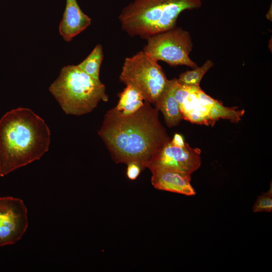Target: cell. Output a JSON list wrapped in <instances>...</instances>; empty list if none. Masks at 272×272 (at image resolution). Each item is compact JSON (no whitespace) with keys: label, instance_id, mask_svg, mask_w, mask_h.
<instances>
[{"label":"cell","instance_id":"1","mask_svg":"<svg viewBox=\"0 0 272 272\" xmlns=\"http://www.w3.org/2000/svg\"><path fill=\"white\" fill-rule=\"evenodd\" d=\"M158 111L146 100L131 114H123L115 107L107 111L98 134L116 163L136 162L143 170L170 141Z\"/></svg>","mask_w":272,"mask_h":272},{"label":"cell","instance_id":"2","mask_svg":"<svg viewBox=\"0 0 272 272\" xmlns=\"http://www.w3.org/2000/svg\"><path fill=\"white\" fill-rule=\"evenodd\" d=\"M50 143L49 127L31 109L7 112L0 119V176L40 159Z\"/></svg>","mask_w":272,"mask_h":272},{"label":"cell","instance_id":"3","mask_svg":"<svg viewBox=\"0 0 272 272\" xmlns=\"http://www.w3.org/2000/svg\"><path fill=\"white\" fill-rule=\"evenodd\" d=\"M201 6V0H133L122 10L118 19L130 37L146 40L175 27L182 12Z\"/></svg>","mask_w":272,"mask_h":272},{"label":"cell","instance_id":"4","mask_svg":"<svg viewBox=\"0 0 272 272\" xmlns=\"http://www.w3.org/2000/svg\"><path fill=\"white\" fill-rule=\"evenodd\" d=\"M49 91L68 115L90 113L101 101H108L105 85L87 75L77 65L63 67Z\"/></svg>","mask_w":272,"mask_h":272},{"label":"cell","instance_id":"5","mask_svg":"<svg viewBox=\"0 0 272 272\" xmlns=\"http://www.w3.org/2000/svg\"><path fill=\"white\" fill-rule=\"evenodd\" d=\"M175 97L183 119L193 123L213 125L221 118L237 123L245 113L244 109L224 106L205 93L200 86L182 85L178 81Z\"/></svg>","mask_w":272,"mask_h":272},{"label":"cell","instance_id":"6","mask_svg":"<svg viewBox=\"0 0 272 272\" xmlns=\"http://www.w3.org/2000/svg\"><path fill=\"white\" fill-rule=\"evenodd\" d=\"M119 78L138 89L151 104L157 100L169 81L158 61L143 50L124 59Z\"/></svg>","mask_w":272,"mask_h":272},{"label":"cell","instance_id":"7","mask_svg":"<svg viewBox=\"0 0 272 272\" xmlns=\"http://www.w3.org/2000/svg\"><path fill=\"white\" fill-rule=\"evenodd\" d=\"M146 40L143 51L152 59L164 61L171 66H198L189 56L193 47L190 33L181 27L176 26Z\"/></svg>","mask_w":272,"mask_h":272},{"label":"cell","instance_id":"8","mask_svg":"<svg viewBox=\"0 0 272 272\" xmlns=\"http://www.w3.org/2000/svg\"><path fill=\"white\" fill-rule=\"evenodd\" d=\"M171 141V140H170ZM201 151L186 143L183 146L166 144L147 165L151 171L169 170L191 175L201 165Z\"/></svg>","mask_w":272,"mask_h":272},{"label":"cell","instance_id":"9","mask_svg":"<svg viewBox=\"0 0 272 272\" xmlns=\"http://www.w3.org/2000/svg\"><path fill=\"white\" fill-rule=\"evenodd\" d=\"M28 226L27 209L23 201L12 196L0 197V247L20 240Z\"/></svg>","mask_w":272,"mask_h":272},{"label":"cell","instance_id":"10","mask_svg":"<svg viewBox=\"0 0 272 272\" xmlns=\"http://www.w3.org/2000/svg\"><path fill=\"white\" fill-rule=\"evenodd\" d=\"M151 171V183L155 188L186 196L195 194L190 183L191 175L169 170Z\"/></svg>","mask_w":272,"mask_h":272},{"label":"cell","instance_id":"11","mask_svg":"<svg viewBox=\"0 0 272 272\" xmlns=\"http://www.w3.org/2000/svg\"><path fill=\"white\" fill-rule=\"evenodd\" d=\"M91 21V19L81 10L77 0H66L59 26V33L65 41L69 42L87 28Z\"/></svg>","mask_w":272,"mask_h":272},{"label":"cell","instance_id":"12","mask_svg":"<svg viewBox=\"0 0 272 272\" xmlns=\"http://www.w3.org/2000/svg\"><path fill=\"white\" fill-rule=\"evenodd\" d=\"M177 80H169L167 85L154 104L155 108L162 113L165 123L169 127L178 125L183 119L178 102L175 97Z\"/></svg>","mask_w":272,"mask_h":272},{"label":"cell","instance_id":"13","mask_svg":"<svg viewBox=\"0 0 272 272\" xmlns=\"http://www.w3.org/2000/svg\"><path fill=\"white\" fill-rule=\"evenodd\" d=\"M119 100L115 107L123 114H132L144 105L145 99L141 93L131 85H126L122 92L118 94Z\"/></svg>","mask_w":272,"mask_h":272},{"label":"cell","instance_id":"14","mask_svg":"<svg viewBox=\"0 0 272 272\" xmlns=\"http://www.w3.org/2000/svg\"><path fill=\"white\" fill-rule=\"evenodd\" d=\"M103 57L102 45L97 44L88 56L77 66L91 78L100 80V71Z\"/></svg>","mask_w":272,"mask_h":272},{"label":"cell","instance_id":"15","mask_svg":"<svg viewBox=\"0 0 272 272\" xmlns=\"http://www.w3.org/2000/svg\"><path fill=\"white\" fill-rule=\"evenodd\" d=\"M214 65V63L212 60L208 59L201 66L180 74L179 78L177 79V81L182 85L199 86L202 78Z\"/></svg>","mask_w":272,"mask_h":272},{"label":"cell","instance_id":"16","mask_svg":"<svg viewBox=\"0 0 272 272\" xmlns=\"http://www.w3.org/2000/svg\"><path fill=\"white\" fill-rule=\"evenodd\" d=\"M272 211V186L271 183L269 190L259 195L253 207L254 213L271 212Z\"/></svg>","mask_w":272,"mask_h":272},{"label":"cell","instance_id":"17","mask_svg":"<svg viewBox=\"0 0 272 272\" xmlns=\"http://www.w3.org/2000/svg\"><path fill=\"white\" fill-rule=\"evenodd\" d=\"M126 176L131 180H135L139 176L142 170L141 165L136 162H130L127 164Z\"/></svg>","mask_w":272,"mask_h":272},{"label":"cell","instance_id":"18","mask_svg":"<svg viewBox=\"0 0 272 272\" xmlns=\"http://www.w3.org/2000/svg\"><path fill=\"white\" fill-rule=\"evenodd\" d=\"M170 142L173 145L177 146H183L186 144L182 135L177 133L174 134Z\"/></svg>","mask_w":272,"mask_h":272}]
</instances>
